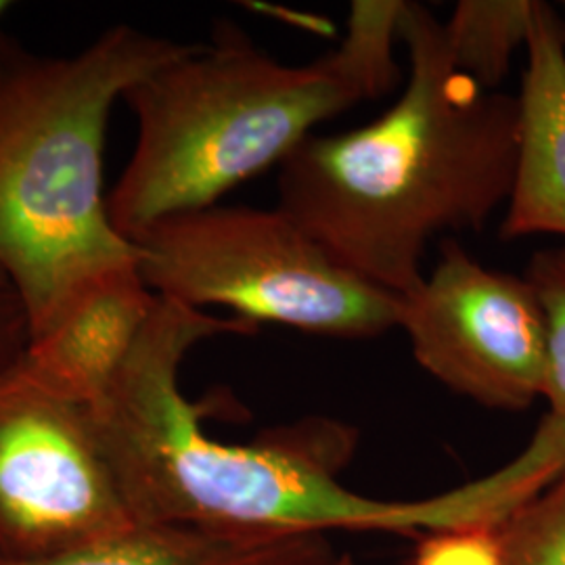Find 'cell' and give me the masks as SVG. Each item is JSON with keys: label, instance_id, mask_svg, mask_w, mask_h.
I'll use <instances>...</instances> for the list:
<instances>
[{"label": "cell", "instance_id": "cell-1", "mask_svg": "<svg viewBox=\"0 0 565 565\" xmlns=\"http://www.w3.org/2000/svg\"><path fill=\"white\" fill-rule=\"evenodd\" d=\"M258 324L160 298L126 361L90 404L103 450L135 524L245 534H425L501 525L565 471V422L546 413L520 455L484 478L422 501L359 494L338 480L352 450L340 425L266 431L247 445L212 438L181 390L198 343Z\"/></svg>", "mask_w": 565, "mask_h": 565}, {"label": "cell", "instance_id": "cell-2", "mask_svg": "<svg viewBox=\"0 0 565 565\" xmlns=\"http://www.w3.org/2000/svg\"><path fill=\"white\" fill-rule=\"evenodd\" d=\"M398 36V102L361 128L303 139L281 163L279 207L343 268L408 296L431 239L482 231L509 202L522 109L455 67L445 21L425 4L406 2Z\"/></svg>", "mask_w": 565, "mask_h": 565}, {"label": "cell", "instance_id": "cell-3", "mask_svg": "<svg viewBox=\"0 0 565 565\" xmlns=\"http://www.w3.org/2000/svg\"><path fill=\"white\" fill-rule=\"evenodd\" d=\"M193 44L114 25L84 51L46 57L0 34V277L28 342L107 275L141 264L103 193L111 109Z\"/></svg>", "mask_w": 565, "mask_h": 565}, {"label": "cell", "instance_id": "cell-4", "mask_svg": "<svg viewBox=\"0 0 565 565\" xmlns=\"http://www.w3.org/2000/svg\"><path fill=\"white\" fill-rule=\"evenodd\" d=\"M375 99L340 49L303 65L270 57L233 21L132 86L124 102L139 135L107 195L116 231L132 242L168 216L221 202L281 166L315 126Z\"/></svg>", "mask_w": 565, "mask_h": 565}, {"label": "cell", "instance_id": "cell-5", "mask_svg": "<svg viewBox=\"0 0 565 565\" xmlns=\"http://www.w3.org/2000/svg\"><path fill=\"white\" fill-rule=\"evenodd\" d=\"M132 243L147 287L195 310L338 340L398 329L401 296L335 263L279 205L216 203L151 224Z\"/></svg>", "mask_w": 565, "mask_h": 565}, {"label": "cell", "instance_id": "cell-6", "mask_svg": "<svg viewBox=\"0 0 565 565\" xmlns=\"http://www.w3.org/2000/svg\"><path fill=\"white\" fill-rule=\"evenodd\" d=\"M88 404L0 369V559H39L132 527Z\"/></svg>", "mask_w": 565, "mask_h": 565}, {"label": "cell", "instance_id": "cell-7", "mask_svg": "<svg viewBox=\"0 0 565 565\" xmlns=\"http://www.w3.org/2000/svg\"><path fill=\"white\" fill-rule=\"evenodd\" d=\"M398 329L434 380L486 408L520 413L543 394L545 312L532 282L486 268L459 243L446 242L401 296Z\"/></svg>", "mask_w": 565, "mask_h": 565}, {"label": "cell", "instance_id": "cell-8", "mask_svg": "<svg viewBox=\"0 0 565 565\" xmlns=\"http://www.w3.org/2000/svg\"><path fill=\"white\" fill-rule=\"evenodd\" d=\"M156 302L139 266L116 270L28 342L21 369L51 392L90 406L139 340Z\"/></svg>", "mask_w": 565, "mask_h": 565}, {"label": "cell", "instance_id": "cell-9", "mask_svg": "<svg viewBox=\"0 0 565 565\" xmlns=\"http://www.w3.org/2000/svg\"><path fill=\"white\" fill-rule=\"evenodd\" d=\"M520 163L501 239L565 237V46L559 13L539 2L525 44Z\"/></svg>", "mask_w": 565, "mask_h": 565}, {"label": "cell", "instance_id": "cell-10", "mask_svg": "<svg viewBox=\"0 0 565 565\" xmlns=\"http://www.w3.org/2000/svg\"><path fill=\"white\" fill-rule=\"evenodd\" d=\"M327 534H245L195 525L137 524L90 545L0 565H331Z\"/></svg>", "mask_w": 565, "mask_h": 565}, {"label": "cell", "instance_id": "cell-11", "mask_svg": "<svg viewBox=\"0 0 565 565\" xmlns=\"http://www.w3.org/2000/svg\"><path fill=\"white\" fill-rule=\"evenodd\" d=\"M536 0H461L445 21L450 60L486 90H497L527 44Z\"/></svg>", "mask_w": 565, "mask_h": 565}, {"label": "cell", "instance_id": "cell-12", "mask_svg": "<svg viewBox=\"0 0 565 565\" xmlns=\"http://www.w3.org/2000/svg\"><path fill=\"white\" fill-rule=\"evenodd\" d=\"M406 0H354L345 21L340 51L369 82L373 97L392 93L401 82L394 44L401 39Z\"/></svg>", "mask_w": 565, "mask_h": 565}, {"label": "cell", "instance_id": "cell-13", "mask_svg": "<svg viewBox=\"0 0 565 565\" xmlns=\"http://www.w3.org/2000/svg\"><path fill=\"white\" fill-rule=\"evenodd\" d=\"M503 565H565V471L501 525Z\"/></svg>", "mask_w": 565, "mask_h": 565}, {"label": "cell", "instance_id": "cell-14", "mask_svg": "<svg viewBox=\"0 0 565 565\" xmlns=\"http://www.w3.org/2000/svg\"><path fill=\"white\" fill-rule=\"evenodd\" d=\"M546 324L543 394L548 413L565 422V245L545 247L532 256L525 270Z\"/></svg>", "mask_w": 565, "mask_h": 565}, {"label": "cell", "instance_id": "cell-15", "mask_svg": "<svg viewBox=\"0 0 565 565\" xmlns=\"http://www.w3.org/2000/svg\"><path fill=\"white\" fill-rule=\"evenodd\" d=\"M501 525H459L425 532L411 565H503Z\"/></svg>", "mask_w": 565, "mask_h": 565}, {"label": "cell", "instance_id": "cell-16", "mask_svg": "<svg viewBox=\"0 0 565 565\" xmlns=\"http://www.w3.org/2000/svg\"><path fill=\"white\" fill-rule=\"evenodd\" d=\"M28 345V317L18 294L0 285V369L18 363Z\"/></svg>", "mask_w": 565, "mask_h": 565}, {"label": "cell", "instance_id": "cell-17", "mask_svg": "<svg viewBox=\"0 0 565 565\" xmlns=\"http://www.w3.org/2000/svg\"><path fill=\"white\" fill-rule=\"evenodd\" d=\"M331 565H359L354 562V557H350L348 553H340V557Z\"/></svg>", "mask_w": 565, "mask_h": 565}, {"label": "cell", "instance_id": "cell-18", "mask_svg": "<svg viewBox=\"0 0 565 565\" xmlns=\"http://www.w3.org/2000/svg\"><path fill=\"white\" fill-rule=\"evenodd\" d=\"M9 7H11V4H9V2H4V0H0V18H2V15H4V13H7V11H9Z\"/></svg>", "mask_w": 565, "mask_h": 565}, {"label": "cell", "instance_id": "cell-19", "mask_svg": "<svg viewBox=\"0 0 565 565\" xmlns=\"http://www.w3.org/2000/svg\"><path fill=\"white\" fill-rule=\"evenodd\" d=\"M559 21H562V39H564V46H565V2H564V15H559Z\"/></svg>", "mask_w": 565, "mask_h": 565}, {"label": "cell", "instance_id": "cell-20", "mask_svg": "<svg viewBox=\"0 0 565 565\" xmlns=\"http://www.w3.org/2000/svg\"><path fill=\"white\" fill-rule=\"evenodd\" d=\"M0 285H7V281H4V279H2V277H0Z\"/></svg>", "mask_w": 565, "mask_h": 565}]
</instances>
